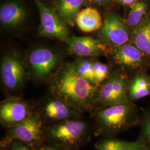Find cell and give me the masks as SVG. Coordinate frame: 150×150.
Wrapping results in <instances>:
<instances>
[{
	"label": "cell",
	"mask_w": 150,
	"mask_h": 150,
	"mask_svg": "<svg viewBox=\"0 0 150 150\" xmlns=\"http://www.w3.org/2000/svg\"><path fill=\"white\" fill-rule=\"evenodd\" d=\"M129 78L126 74L113 71L107 80L98 87L93 108L97 110L129 102L128 97Z\"/></svg>",
	"instance_id": "obj_4"
},
{
	"label": "cell",
	"mask_w": 150,
	"mask_h": 150,
	"mask_svg": "<svg viewBox=\"0 0 150 150\" xmlns=\"http://www.w3.org/2000/svg\"><path fill=\"white\" fill-rule=\"evenodd\" d=\"M31 75L38 82L48 81L55 75L54 71L60 62L58 54L46 47L33 50L28 57Z\"/></svg>",
	"instance_id": "obj_6"
},
{
	"label": "cell",
	"mask_w": 150,
	"mask_h": 150,
	"mask_svg": "<svg viewBox=\"0 0 150 150\" xmlns=\"http://www.w3.org/2000/svg\"><path fill=\"white\" fill-rule=\"evenodd\" d=\"M93 117L95 134L110 136L139 125L141 114L136 105L129 102L96 110Z\"/></svg>",
	"instance_id": "obj_2"
},
{
	"label": "cell",
	"mask_w": 150,
	"mask_h": 150,
	"mask_svg": "<svg viewBox=\"0 0 150 150\" xmlns=\"http://www.w3.org/2000/svg\"><path fill=\"white\" fill-rule=\"evenodd\" d=\"M97 150H150L149 146L141 139L129 142L116 139L102 140L96 144Z\"/></svg>",
	"instance_id": "obj_18"
},
{
	"label": "cell",
	"mask_w": 150,
	"mask_h": 150,
	"mask_svg": "<svg viewBox=\"0 0 150 150\" xmlns=\"http://www.w3.org/2000/svg\"><path fill=\"white\" fill-rule=\"evenodd\" d=\"M95 79L97 87H99L107 80L111 74L110 66L97 60H93Z\"/></svg>",
	"instance_id": "obj_22"
},
{
	"label": "cell",
	"mask_w": 150,
	"mask_h": 150,
	"mask_svg": "<svg viewBox=\"0 0 150 150\" xmlns=\"http://www.w3.org/2000/svg\"><path fill=\"white\" fill-rule=\"evenodd\" d=\"M118 2L123 5H132L135 3L137 0H117Z\"/></svg>",
	"instance_id": "obj_26"
},
{
	"label": "cell",
	"mask_w": 150,
	"mask_h": 150,
	"mask_svg": "<svg viewBox=\"0 0 150 150\" xmlns=\"http://www.w3.org/2000/svg\"><path fill=\"white\" fill-rule=\"evenodd\" d=\"M91 2L98 5H104L107 3L108 0H90Z\"/></svg>",
	"instance_id": "obj_27"
},
{
	"label": "cell",
	"mask_w": 150,
	"mask_h": 150,
	"mask_svg": "<svg viewBox=\"0 0 150 150\" xmlns=\"http://www.w3.org/2000/svg\"><path fill=\"white\" fill-rule=\"evenodd\" d=\"M139 124L141 129L139 139L150 147V111H145L141 115Z\"/></svg>",
	"instance_id": "obj_23"
},
{
	"label": "cell",
	"mask_w": 150,
	"mask_h": 150,
	"mask_svg": "<svg viewBox=\"0 0 150 150\" xmlns=\"http://www.w3.org/2000/svg\"><path fill=\"white\" fill-rule=\"evenodd\" d=\"M150 96V76L145 71H140L129 79L128 97L134 102Z\"/></svg>",
	"instance_id": "obj_15"
},
{
	"label": "cell",
	"mask_w": 150,
	"mask_h": 150,
	"mask_svg": "<svg viewBox=\"0 0 150 150\" xmlns=\"http://www.w3.org/2000/svg\"><path fill=\"white\" fill-rule=\"evenodd\" d=\"M40 17L39 33L45 37L58 38L64 42L69 39V32L54 11L38 0H34Z\"/></svg>",
	"instance_id": "obj_8"
},
{
	"label": "cell",
	"mask_w": 150,
	"mask_h": 150,
	"mask_svg": "<svg viewBox=\"0 0 150 150\" xmlns=\"http://www.w3.org/2000/svg\"><path fill=\"white\" fill-rule=\"evenodd\" d=\"M112 54L116 63L127 71H135L137 73L147 63V57L133 43L114 48Z\"/></svg>",
	"instance_id": "obj_10"
},
{
	"label": "cell",
	"mask_w": 150,
	"mask_h": 150,
	"mask_svg": "<svg viewBox=\"0 0 150 150\" xmlns=\"http://www.w3.org/2000/svg\"><path fill=\"white\" fill-rule=\"evenodd\" d=\"M71 65L76 73L80 77L97 87L92 59H81Z\"/></svg>",
	"instance_id": "obj_20"
},
{
	"label": "cell",
	"mask_w": 150,
	"mask_h": 150,
	"mask_svg": "<svg viewBox=\"0 0 150 150\" xmlns=\"http://www.w3.org/2000/svg\"><path fill=\"white\" fill-rule=\"evenodd\" d=\"M40 111L41 118L55 123L79 118L80 113L61 100L53 96L43 102Z\"/></svg>",
	"instance_id": "obj_12"
},
{
	"label": "cell",
	"mask_w": 150,
	"mask_h": 150,
	"mask_svg": "<svg viewBox=\"0 0 150 150\" xmlns=\"http://www.w3.org/2000/svg\"><path fill=\"white\" fill-rule=\"evenodd\" d=\"M35 150H69L64 147L56 145H41L36 146L32 147Z\"/></svg>",
	"instance_id": "obj_25"
},
{
	"label": "cell",
	"mask_w": 150,
	"mask_h": 150,
	"mask_svg": "<svg viewBox=\"0 0 150 150\" xmlns=\"http://www.w3.org/2000/svg\"><path fill=\"white\" fill-rule=\"evenodd\" d=\"M132 41L148 59H150V18L143 20L135 27Z\"/></svg>",
	"instance_id": "obj_17"
},
{
	"label": "cell",
	"mask_w": 150,
	"mask_h": 150,
	"mask_svg": "<svg viewBox=\"0 0 150 150\" xmlns=\"http://www.w3.org/2000/svg\"><path fill=\"white\" fill-rule=\"evenodd\" d=\"M49 82L52 96L61 100L78 112L93 108L98 87L80 77L71 64L65 65Z\"/></svg>",
	"instance_id": "obj_1"
},
{
	"label": "cell",
	"mask_w": 150,
	"mask_h": 150,
	"mask_svg": "<svg viewBox=\"0 0 150 150\" xmlns=\"http://www.w3.org/2000/svg\"><path fill=\"white\" fill-rule=\"evenodd\" d=\"M76 22L81 31L85 32L95 31L103 25L100 13L96 9L87 7L80 11L76 17Z\"/></svg>",
	"instance_id": "obj_16"
},
{
	"label": "cell",
	"mask_w": 150,
	"mask_h": 150,
	"mask_svg": "<svg viewBox=\"0 0 150 150\" xmlns=\"http://www.w3.org/2000/svg\"><path fill=\"white\" fill-rule=\"evenodd\" d=\"M1 77L4 87L7 91L15 92L23 86L27 74L23 62L13 54H6L1 66Z\"/></svg>",
	"instance_id": "obj_7"
},
{
	"label": "cell",
	"mask_w": 150,
	"mask_h": 150,
	"mask_svg": "<svg viewBox=\"0 0 150 150\" xmlns=\"http://www.w3.org/2000/svg\"><path fill=\"white\" fill-rule=\"evenodd\" d=\"M8 147L10 150H35L32 147L16 140L12 141Z\"/></svg>",
	"instance_id": "obj_24"
},
{
	"label": "cell",
	"mask_w": 150,
	"mask_h": 150,
	"mask_svg": "<svg viewBox=\"0 0 150 150\" xmlns=\"http://www.w3.org/2000/svg\"><path fill=\"white\" fill-rule=\"evenodd\" d=\"M147 6L143 1L136 2L131 6L127 22L131 27H136L142 21L147 11Z\"/></svg>",
	"instance_id": "obj_21"
},
{
	"label": "cell",
	"mask_w": 150,
	"mask_h": 150,
	"mask_svg": "<svg viewBox=\"0 0 150 150\" xmlns=\"http://www.w3.org/2000/svg\"><path fill=\"white\" fill-rule=\"evenodd\" d=\"M32 113L29 103L21 98L11 97L1 103L0 122L7 129L21 123Z\"/></svg>",
	"instance_id": "obj_9"
},
{
	"label": "cell",
	"mask_w": 150,
	"mask_h": 150,
	"mask_svg": "<svg viewBox=\"0 0 150 150\" xmlns=\"http://www.w3.org/2000/svg\"><path fill=\"white\" fill-rule=\"evenodd\" d=\"M101 35L105 42L114 48L127 43L129 40L128 30L121 18L115 14L105 17L101 28Z\"/></svg>",
	"instance_id": "obj_11"
},
{
	"label": "cell",
	"mask_w": 150,
	"mask_h": 150,
	"mask_svg": "<svg viewBox=\"0 0 150 150\" xmlns=\"http://www.w3.org/2000/svg\"><path fill=\"white\" fill-rule=\"evenodd\" d=\"M84 0H59L58 11L59 16L70 25H73Z\"/></svg>",
	"instance_id": "obj_19"
},
{
	"label": "cell",
	"mask_w": 150,
	"mask_h": 150,
	"mask_svg": "<svg viewBox=\"0 0 150 150\" xmlns=\"http://www.w3.org/2000/svg\"><path fill=\"white\" fill-rule=\"evenodd\" d=\"M89 129V125L85 121L71 119L48 127L45 132V137L52 145L72 150L87 141Z\"/></svg>",
	"instance_id": "obj_3"
},
{
	"label": "cell",
	"mask_w": 150,
	"mask_h": 150,
	"mask_svg": "<svg viewBox=\"0 0 150 150\" xmlns=\"http://www.w3.org/2000/svg\"><path fill=\"white\" fill-rule=\"evenodd\" d=\"M66 43L71 53L80 57H97L107 53L106 45L91 37H72Z\"/></svg>",
	"instance_id": "obj_13"
},
{
	"label": "cell",
	"mask_w": 150,
	"mask_h": 150,
	"mask_svg": "<svg viewBox=\"0 0 150 150\" xmlns=\"http://www.w3.org/2000/svg\"><path fill=\"white\" fill-rule=\"evenodd\" d=\"M26 17V12L20 4L12 1L2 6L0 9V21L7 28L16 27Z\"/></svg>",
	"instance_id": "obj_14"
},
{
	"label": "cell",
	"mask_w": 150,
	"mask_h": 150,
	"mask_svg": "<svg viewBox=\"0 0 150 150\" xmlns=\"http://www.w3.org/2000/svg\"><path fill=\"white\" fill-rule=\"evenodd\" d=\"M5 149V148H1V149H2V150H6Z\"/></svg>",
	"instance_id": "obj_28"
},
{
	"label": "cell",
	"mask_w": 150,
	"mask_h": 150,
	"mask_svg": "<svg viewBox=\"0 0 150 150\" xmlns=\"http://www.w3.org/2000/svg\"><path fill=\"white\" fill-rule=\"evenodd\" d=\"M44 138L42 118L40 115L33 112L21 123L8 129L1 141V147L6 148L16 140L33 147L40 145Z\"/></svg>",
	"instance_id": "obj_5"
}]
</instances>
